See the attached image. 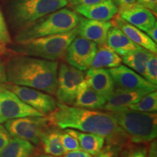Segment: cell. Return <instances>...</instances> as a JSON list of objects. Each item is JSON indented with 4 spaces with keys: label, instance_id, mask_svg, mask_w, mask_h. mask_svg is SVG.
<instances>
[{
    "label": "cell",
    "instance_id": "obj_1",
    "mask_svg": "<svg viewBox=\"0 0 157 157\" xmlns=\"http://www.w3.org/2000/svg\"><path fill=\"white\" fill-rule=\"evenodd\" d=\"M48 117L52 126L60 129H78L101 135L110 145L121 146L129 140L109 112L70 106L58 102L56 109L49 113Z\"/></svg>",
    "mask_w": 157,
    "mask_h": 157
},
{
    "label": "cell",
    "instance_id": "obj_2",
    "mask_svg": "<svg viewBox=\"0 0 157 157\" xmlns=\"http://www.w3.org/2000/svg\"><path fill=\"white\" fill-rule=\"evenodd\" d=\"M5 66L7 82L54 95L58 86V62L26 56H15Z\"/></svg>",
    "mask_w": 157,
    "mask_h": 157
},
{
    "label": "cell",
    "instance_id": "obj_3",
    "mask_svg": "<svg viewBox=\"0 0 157 157\" xmlns=\"http://www.w3.org/2000/svg\"><path fill=\"white\" fill-rule=\"evenodd\" d=\"M78 35L77 26L63 34L15 42L12 50L23 56L56 60L65 57L68 45Z\"/></svg>",
    "mask_w": 157,
    "mask_h": 157
},
{
    "label": "cell",
    "instance_id": "obj_4",
    "mask_svg": "<svg viewBox=\"0 0 157 157\" xmlns=\"http://www.w3.org/2000/svg\"><path fill=\"white\" fill-rule=\"evenodd\" d=\"M79 18L71 10L59 9L21 29L15 36V42L68 32L77 26Z\"/></svg>",
    "mask_w": 157,
    "mask_h": 157
},
{
    "label": "cell",
    "instance_id": "obj_5",
    "mask_svg": "<svg viewBox=\"0 0 157 157\" xmlns=\"http://www.w3.org/2000/svg\"><path fill=\"white\" fill-rule=\"evenodd\" d=\"M109 113L114 117L119 126L124 131L129 140L132 142L148 143L156 139V112H142L128 108Z\"/></svg>",
    "mask_w": 157,
    "mask_h": 157
},
{
    "label": "cell",
    "instance_id": "obj_6",
    "mask_svg": "<svg viewBox=\"0 0 157 157\" xmlns=\"http://www.w3.org/2000/svg\"><path fill=\"white\" fill-rule=\"evenodd\" d=\"M67 5V0H15L10 9L11 21L23 29Z\"/></svg>",
    "mask_w": 157,
    "mask_h": 157
},
{
    "label": "cell",
    "instance_id": "obj_7",
    "mask_svg": "<svg viewBox=\"0 0 157 157\" xmlns=\"http://www.w3.org/2000/svg\"><path fill=\"white\" fill-rule=\"evenodd\" d=\"M5 127L11 137H18L34 145H39L41 140L52 125L48 117L29 116L10 119L5 122Z\"/></svg>",
    "mask_w": 157,
    "mask_h": 157
},
{
    "label": "cell",
    "instance_id": "obj_8",
    "mask_svg": "<svg viewBox=\"0 0 157 157\" xmlns=\"http://www.w3.org/2000/svg\"><path fill=\"white\" fill-rule=\"evenodd\" d=\"M84 76L83 71L64 63L60 64L58 69V86L55 93L60 103L73 105L78 87Z\"/></svg>",
    "mask_w": 157,
    "mask_h": 157
},
{
    "label": "cell",
    "instance_id": "obj_9",
    "mask_svg": "<svg viewBox=\"0 0 157 157\" xmlns=\"http://www.w3.org/2000/svg\"><path fill=\"white\" fill-rule=\"evenodd\" d=\"M29 116L44 117V115L23 103L15 94L6 88L4 84H0V124Z\"/></svg>",
    "mask_w": 157,
    "mask_h": 157
},
{
    "label": "cell",
    "instance_id": "obj_10",
    "mask_svg": "<svg viewBox=\"0 0 157 157\" xmlns=\"http://www.w3.org/2000/svg\"><path fill=\"white\" fill-rule=\"evenodd\" d=\"M4 86L15 94L23 103L30 105L44 116L52 113L56 109V98L50 94L34 88L16 85L7 82L4 84Z\"/></svg>",
    "mask_w": 157,
    "mask_h": 157
},
{
    "label": "cell",
    "instance_id": "obj_11",
    "mask_svg": "<svg viewBox=\"0 0 157 157\" xmlns=\"http://www.w3.org/2000/svg\"><path fill=\"white\" fill-rule=\"evenodd\" d=\"M97 48L96 43L76 36L68 45L65 58L71 66L81 71H86L91 66Z\"/></svg>",
    "mask_w": 157,
    "mask_h": 157
},
{
    "label": "cell",
    "instance_id": "obj_12",
    "mask_svg": "<svg viewBox=\"0 0 157 157\" xmlns=\"http://www.w3.org/2000/svg\"><path fill=\"white\" fill-rule=\"evenodd\" d=\"M109 71L117 89L141 91L148 93L156 90V86L137 74L127 66L119 65V66L109 69Z\"/></svg>",
    "mask_w": 157,
    "mask_h": 157
},
{
    "label": "cell",
    "instance_id": "obj_13",
    "mask_svg": "<svg viewBox=\"0 0 157 157\" xmlns=\"http://www.w3.org/2000/svg\"><path fill=\"white\" fill-rule=\"evenodd\" d=\"M112 25V22L109 21H95L80 17L77 25L78 34L98 45L102 44L105 43L108 32Z\"/></svg>",
    "mask_w": 157,
    "mask_h": 157
},
{
    "label": "cell",
    "instance_id": "obj_14",
    "mask_svg": "<svg viewBox=\"0 0 157 157\" xmlns=\"http://www.w3.org/2000/svg\"><path fill=\"white\" fill-rule=\"evenodd\" d=\"M84 78L91 87L106 101L114 92V82L109 69L90 67L87 69Z\"/></svg>",
    "mask_w": 157,
    "mask_h": 157
},
{
    "label": "cell",
    "instance_id": "obj_15",
    "mask_svg": "<svg viewBox=\"0 0 157 157\" xmlns=\"http://www.w3.org/2000/svg\"><path fill=\"white\" fill-rule=\"evenodd\" d=\"M119 15L127 23L145 32L156 23V16L154 13L137 4L120 10Z\"/></svg>",
    "mask_w": 157,
    "mask_h": 157
},
{
    "label": "cell",
    "instance_id": "obj_16",
    "mask_svg": "<svg viewBox=\"0 0 157 157\" xmlns=\"http://www.w3.org/2000/svg\"><path fill=\"white\" fill-rule=\"evenodd\" d=\"M75 11L87 19L108 21L119 13V9L113 0H104L92 5L77 6Z\"/></svg>",
    "mask_w": 157,
    "mask_h": 157
},
{
    "label": "cell",
    "instance_id": "obj_17",
    "mask_svg": "<svg viewBox=\"0 0 157 157\" xmlns=\"http://www.w3.org/2000/svg\"><path fill=\"white\" fill-rule=\"evenodd\" d=\"M106 103V100L93 90L84 78L78 86L74 106L87 109H102Z\"/></svg>",
    "mask_w": 157,
    "mask_h": 157
},
{
    "label": "cell",
    "instance_id": "obj_18",
    "mask_svg": "<svg viewBox=\"0 0 157 157\" xmlns=\"http://www.w3.org/2000/svg\"><path fill=\"white\" fill-rule=\"evenodd\" d=\"M147 93L144 92L130 91L117 88L103 108L110 112L128 109L129 105L137 103Z\"/></svg>",
    "mask_w": 157,
    "mask_h": 157
},
{
    "label": "cell",
    "instance_id": "obj_19",
    "mask_svg": "<svg viewBox=\"0 0 157 157\" xmlns=\"http://www.w3.org/2000/svg\"><path fill=\"white\" fill-rule=\"evenodd\" d=\"M114 25L120 29L124 34L135 44L146 49L153 53L156 54V43L154 42L143 31L127 23L120 17H117L115 19Z\"/></svg>",
    "mask_w": 157,
    "mask_h": 157
},
{
    "label": "cell",
    "instance_id": "obj_20",
    "mask_svg": "<svg viewBox=\"0 0 157 157\" xmlns=\"http://www.w3.org/2000/svg\"><path fill=\"white\" fill-rule=\"evenodd\" d=\"M105 44L121 56H127L140 47L130 40L117 26L111 27L109 29Z\"/></svg>",
    "mask_w": 157,
    "mask_h": 157
},
{
    "label": "cell",
    "instance_id": "obj_21",
    "mask_svg": "<svg viewBox=\"0 0 157 157\" xmlns=\"http://www.w3.org/2000/svg\"><path fill=\"white\" fill-rule=\"evenodd\" d=\"M66 132L75 137L79 143L82 150L92 156L98 155L103 148L105 138L101 135L93 133L82 132L73 129H66Z\"/></svg>",
    "mask_w": 157,
    "mask_h": 157
},
{
    "label": "cell",
    "instance_id": "obj_22",
    "mask_svg": "<svg viewBox=\"0 0 157 157\" xmlns=\"http://www.w3.org/2000/svg\"><path fill=\"white\" fill-rule=\"evenodd\" d=\"M121 58L119 55L111 50L108 45L99 44L90 67L95 68H112L121 63Z\"/></svg>",
    "mask_w": 157,
    "mask_h": 157
},
{
    "label": "cell",
    "instance_id": "obj_23",
    "mask_svg": "<svg viewBox=\"0 0 157 157\" xmlns=\"http://www.w3.org/2000/svg\"><path fill=\"white\" fill-rule=\"evenodd\" d=\"M34 151L35 148L32 143L13 137L0 153V157H33Z\"/></svg>",
    "mask_w": 157,
    "mask_h": 157
},
{
    "label": "cell",
    "instance_id": "obj_24",
    "mask_svg": "<svg viewBox=\"0 0 157 157\" xmlns=\"http://www.w3.org/2000/svg\"><path fill=\"white\" fill-rule=\"evenodd\" d=\"M60 135L61 131L53 127L43 135L41 143L45 154L54 156H62L67 152L62 144Z\"/></svg>",
    "mask_w": 157,
    "mask_h": 157
},
{
    "label": "cell",
    "instance_id": "obj_25",
    "mask_svg": "<svg viewBox=\"0 0 157 157\" xmlns=\"http://www.w3.org/2000/svg\"><path fill=\"white\" fill-rule=\"evenodd\" d=\"M152 54L153 52L140 46L129 54L122 56L121 61L127 66V67L143 76L146 64Z\"/></svg>",
    "mask_w": 157,
    "mask_h": 157
},
{
    "label": "cell",
    "instance_id": "obj_26",
    "mask_svg": "<svg viewBox=\"0 0 157 157\" xmlns=\"http://www.w3.org/2000/svg\"><path fill=\"white\" fill-rule=\"evenodd\" d=\"M131 110L142 112H156L157 110V93L156 90L151 92L143 96L137 103L129 106Z\"/></svg>",
    "mask_w": 157,
    "mask_h": 157
},
{
    "label": "cell",
    "instance_id": "obj_27",
    "mask_svg": "<svg viewBox=\"0 0 157 157\" xmlns=\"http://www.w3.org/2000/svg\"><path fill=\"white\" fill-rule=\"evenodd\" d=\"M143 77L154 85H157V58L156 54L153 53L149 58Z\"/></svg>",
    "mask_w": 157,
    "mask_h": 157
},
{
    "label": "cell",
    "instance_id": "obj_28",
    "mask_svg": "<svg viewBox=\"0 0 157 157\" xmlns=\"http://www.w3.org/2000/svg\"><path fill=\"white\" fill-rule=\"evenodd\" d=\"M60 137H61V142L65 150L66 151H71L82 149L77 139L75 137H74L73 135L66 132V131L64 132H61Z\"/></svg>",
    "mask_w": 157,
    "mask_h": 157
},
{
    "label": "cell",
    "instance_id": "obj_29",
    "mask_svg": "<svg viewBox=\"0 0 157 157\" xmlns=\"http://www.w3.org/2000/svg\"><path fill=\"white\" fill-rule=\"evenodd\" d=\"M0 42L4 45L10 44L11 42L10 35L1 10H0Z\"/></svg>",
    "mask_w": 157,
    "mask_h": 157
},
{
    "label": "cell",
    "instance_id": "obj_30",
    "mask_svg": "<svg viewBox=\"0 0 157 157\" xmlns=\"http://www.w3.org/2000/svg\"><path fill=\"white\" fill-rule=\"evenodd\" d=\"M119 150L120 146L109 144V146L105 147L103 150L102 149L101 152L96 155V157H118Z\"/></svg>",
    "mask_w": 157,
    "mask_h": 157
},
{
    "label": "cell",
    "instance_id": "obj_31",
    "mask_svg": "<svg viewBox=\"0 0 157 157\" xmlns=\"http://www.w3.org/2000/svg\"><path fill=\"white\" fill-rule=\"evenodd\" d=\"M11 138V135H10L8 131L5 128V126L0 124V153L3 150V148L7 146Z\"/></svg>",
    "mask_w": 157,
    "mask_h": 157
},
{
    "label": "cell",
    "instance_id": "obj_32",
    "mask_svg": "<svg viewBox=\"0 0 157 157\" xmlns=\"http://www.w3.org/2000/svg\"><path fill=\"white\" fill-rule=\"evenodd\" d=\"M135 4L149 10L153 13H155V15H156L157 0H136Z\"/></svg>",
    "mask_w": 157,
    "mask_h": 157
},
{
    "label": "cell",
    "instance_id": "obj_33",
    "mask_svg": "<svg viewBox=\"0 0 157 157\" xmlns=\"http://www.w3.org/2000/svg\"><path fill=\"white\" fill-rule=\"evenodd\" d=\"M68 3H70L71 5L77 7V6H87L92 5L94 4L101 2L104 0H67Z\"/></svg>",
    "mask_w": 157,
    "mask_h": 157
},
{
    "label": "cell",
    "instance_id": "obj_34",
    "mask_svg": "<svg viewBox=\"0 0 157 157\" xmlns=\"http://www.w3.org/2000/svg\"><path fill=\"white\" fill-rule=\"evenodd\" d=\"M117 6L119 11L131 7L136 3V0H113Z\"/></svg>",
    "mask_w": 157,
    "mask_h": 157
},
{
    "label": "cell",
    "instance_id": "obj_35",
    "mask_svg": "<svg viewBox=\"0 0 157 157\" xmlns=\"http://www.w3.org/2000/svg\"><path fill=\"white\" fill-rule=\"evenodd\" d=\"M63 157H93V156L82 149H78L66 152L63 155Z\"/></svg>",
    "mask_w": 157,
    "mask_h": 157
},
{
    "label": "cell",
    "instance_id": "obj_36",
    "mask_svg": "<svg viewBox=\"0 0 157 157\" xmlns=\"http://www.w3.org/2000/svg\"><path fill=\"white\" fill-rule=\"evenodd\" d=\"M124 157H146V151L143 148H135L127 153Z\"/></svg>",
    "mask_w": 157,
    "mask_h": 157
},
{
    "label": "cell",
    "instance_id": "obj_37",
    "mask_svg": "<svg viewBox=\"0 0 157 157\" xmlns=\"http://www.w3.org/2000/svg\"><path fill=\"white\" fill-rule=\"evenodd\" d=\"M156 33H157V23H156L154 26L151 27V28L149 29L148 30H147L146 31V35H148V36L150 37V38L154 42H156V43L157 42Z\"/></svg>",
    "mask_w": 157,
    "mask_h": 157
},
{
    "label": "cell",
    "instance_id": "obj_38",
    "mask_svg": "<svg viewBox=\"0 0 157 157\" xmlns=\"http://www.w3.org/2000/svg\"><path fill=\"white\" fill-rule=\"evenodd\" d=\"M147 157H157V145L156 140H152L150 144Z\"/></svg>",
    "mask_w": 157,
    "mask_h": 157
},
{
    "label": "cell",
    "instance_id": "obj_39",
    "mask_svg": "<svg viewBox=\"0 0 157 157\" xmlns=\"http://www.w3.org/2000/svg\"><path fill=\"white\" fill-rule=\"evenodd\" d=\"M7 83V77H6L5 66L0 59V84Z\"/></svg>",
    "mask_w": 157,
    "mask_h": 157
},
{
    "label": "cell",
    "instance_id": "obj_40",
    "mask_svg": "<svg viewBox=\"0 0 157 157\" xmlns=\"http://www.w3.org/2000/svg\"><path fill=\"white\" fill-rule=\"evenodd\" d=\"M34 157H57V156H51V155L49 154H39L35 156Z\"/></svg>",
    "mask_w": 157,
    "mask_h": 157
},
{
    "label": "cell",
    "instance_id": "obj_41",
    "mask_svg": "<svg viewBox=\"0 0 157 157\" xmlns=\"http://www.w3.org/2000/svg\"><path fill=\"white\" fill-rule=\"evenodd\" d=\"M2 44L1 42H0V53H1L2 52Z\"/></svg>",
    "mask_w": 157,
    "mask_h": 157
}]
</instances>
